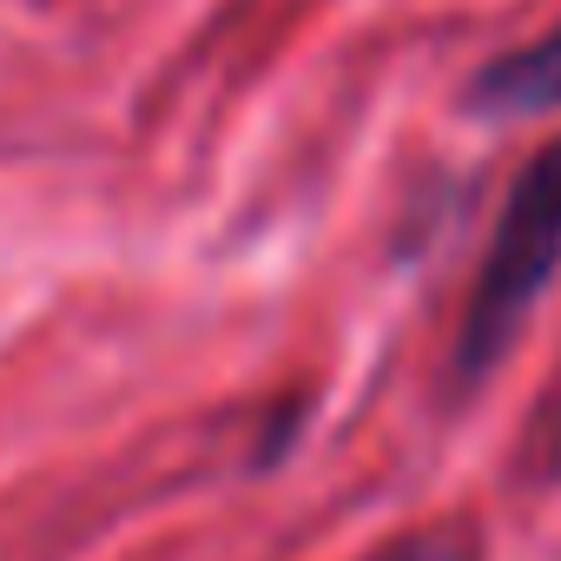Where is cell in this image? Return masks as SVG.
<instances>
[{"instance_id": "cell-1", "label": "cell", "mask_w": 561, "mask_h": 561, "mask_svg": "<svg viewBox=\"0 0 561 561\" xmlns=\"http://www.w3.org/2000/svg\"><path fill=\"white\" fill-rule=\"evenodd\" d=\"M554 271H561V139H548L502 198V218L489 231V251L476 264V285H469V305L449 344L456 390H482L502 370L541 291L554 285Z\"/></svg>"}, {"instance_id": "cell-2", "label": "cell", "mask_w": 561, "mask_h": 561, "mask_svg": "<svg viewBox=\"0 0 561 561\" xmlns=\"http://www.w3.org/2000/svg\"><path fill=\"white\" fill-rule=\"evenodd\" d=\"M469 113H482V119H548V113H561V21L541 41L495 54L469 80Z\"/></svg>"}, {"instance_id": "cell-3", "label": "cell", "mask_w": 561, "mask_h": 561, "mask_svg": "<svg viewBox=\"0 0 561 561\" xmlns=\"http://www.w3.org/2000/svg\"><path fill=\"white\" fill-rule=\"evenodd\" d=\"M357 561H482V528L476 522H430V528H403L390 541H377Z\"/></svg>"}, {"instance_id": "cell-4", "label": "cell", "mask_w": 561, "mask_h": 561, "mask_svg": "<svg viewBox=\"0 0 561 561\" xmlns=\"http://www.w3.org/2000/svg\"><path fill=\"white\" fill-rule=\"evenodd\" d=\"M541 430H561V390L548 397V410H541ZM528 456H535V469H541V476H561V436H554V443H535Z\"/></svg>"}]
</instances>
